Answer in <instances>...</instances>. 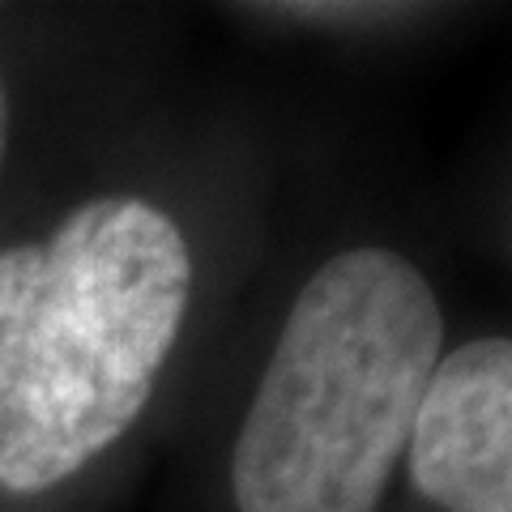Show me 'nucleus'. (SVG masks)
<instances>
[{
  "instance_id": "f257e3e1",
  "label": "nucleus",
  "mask_w": 512,
  "mask_h": 512,
  "mask_svg": "<svg viewBox=\"0 0 512 512\" xmlns=\"http://www.w3.org/2000/svg\"><path fill=\"white\" fill-rule=\"evenodd\" d=\"M188 299V239L133 192L0 252V487L52 491L137 423Z\"/></svg>"
},
{
  "instance_id": "f03ea898",
  "label": "nucleus",
  "mask_w": 512,
  "mask_h": 512,
  "mask_svg": "<svg viewBox=\"0 0 512 512\" xmlns=\"http://www.w3.org/2000/svg\"><path fill=\"white\" fill-rule=\"evenodd\" d=\"M444 320L431 282L389 248L329 256L303 282L231 453L239 512H376Z\"/></svg>"
},
{
  "instance_id": "7ed1b4c3",
  "label": "nucleus",
  "mask_w": 512,
  "mask_h": 512,
  "mask_svg": "<svg viewBox=\"0 0 512 512\" xmlns=\"http://www.w3.org/2000/svg\"><path fill=\"white\" fill-rule=\"evenodd\" d=\"M406 448L423 500L444 512H512L508 338H474L436 363Z\"/></svg>"
},
{
  "instance_id": "20e7f679",
  "label": "nucleus",
  "mask_w": 512,
  "mask_h": 512,
  "mask_svg": "<svg viewBox=\"0 0 512 512\" xmlns=\"http://www.w3.org/2000/svg\"><path fill=\"white\" fill-rule=\"evenodd\" d=\"M5 150H9V94L0 82V167H5Z\"/></svg>"
}]
</instances>
